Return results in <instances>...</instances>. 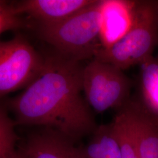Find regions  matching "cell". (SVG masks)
Masks as SVG:
<instances>
[{
    "instance_id": "6da1fadb",
    "label": "cell",
    "mask_w": 158,
    "mask_h": 158,
    "mask_svg": "<svg viewBox=\"0 0 158 158\" xmlns=\"http://www.w3.org/2000/svg\"><path fill=\"white\" fill-rule=\"evenodd\" d=\"M83 68L56 52L44 57L37 77L9 102L16 124L50 128L74 142L93 134L95 119L81 95Z\"/></svg>"
},
{
    "instance_id": "7a4b0ae2",
    "label": "cell",
    "mask_w": 158,
    "mask_h": 158,
    "mask_svg": "<svg viewBox=\"0 0 158 158\" xmlns=\"http://www.w3.org/2000/svg\"><path fill=\"white\" fill-rule=\"evenodd\" d=\"M106 2V0H94L89 6L61 21L39 23L41 39L63 56L79 62L93 59L102 47Z\"/></svg>"
},
{
    "instance_id": "3957f363",
    "label": "cell",
    "mask_w": 158,
    "mask_h": 158,
    "mask_svg": "<svg viewBox=\"0 0 158 158\" xmlns=\"http://www.w3.org/2000/svg\"><path fill=\"white\" fill-rule=\"evenodd\" d=\"M158 44V1H133L127 31L112 45L102 47L94 58L124 70L152 56Z\"/></svg>"
},
{
    "instance_id": "277c9868",
    "label": "cell",
    "mask_w": 158,
    "mask_h": 158,
    "mask_svg": "<svg viewBox=\"0 0 158 158\" xmlns=\"http://www.w3.org/2000/svg\"><path fill=\"white\" fill-rule=\"evenodd\" d=\"M82 87L90 107L102 113L129 100L132 81L120 68L94 58L83 66Z\"/></svg>"
},
{
    "instance_id": "5b68a950",
    "label": "cell",
    "mask_w": 158,
    "mask_h": 158,
    "mask_svg": "<svg viewBox=\"0 0 158 158\" xmlns=\"http://www.w3.org/2000/svg\"><path fill=\"white\" fill-rule=\"evenodd\" d=\"M44 57L21 35L0 41V99L27 87L41 72Z\"/></svg>"
},
{
    "instance_id": "8992f818",
    "label": "cell",
    "mask_w": 158,
    "mask_h": 158,
    "mask_svg": "<svg viewBox=\"0 0 158 158\" xmlns=\"http://www.w3.org/2000/svg\"><path fill=\"white\" fill-rule=\"evenodd\" d=\"M56 130L43 127L30 134L19 149L25 158H83L82 148Z\"/></svg>"
},
{
    "instance_id": "52a82bcc",
    "label": "cell",
    "mask_w": 158,
    "mask_h": 158,
    "mask_svg": "<svg viewBox=\"0 0 158 158\" xmlns=\"http://www.w3.org/2000/svg\"><path fill=\"white\" fill-rule=\"evenodd\" d=\"M94 0H26L12 6L16 15L25 14L39 23H57L72 16Z\"/></svg>"
},
{
    "instance_id": "ba28073f",
    "label": "cell",
    "mask_w": 158,
    "mask_h": 158,
    "mask_svg": "<svg viewBox=\"0 0 158 158\" xmlns=\"http://www.w3.org/2000/svg\"><path fill=\"white\" fill-rule=\"evenodd\" d=\"M137 135L139 158H158V114L143 101L130 98Z\"/></svg>"
},
{
    "instance_id": "9c48e42d",
    "label": "cell",
    "mask_w": 158,
    "mask_h": 158,
    "mask_svg": "<svg viewBox=\"0 0 158 158\" xmlns=\"http://www.w3.org/2000/svg\"><path fill=\"white\" fill-rule=\"evenodd\" d=\"M132 1L106 0L102 31V47L112 45L129 28Z\"/></svg>"
},
{
    "instance_id": "30bf717a",
    "label": "cell",
    "mask_w": 158,
    "mask_h": 158,
    "mask_svg": "<svg viewBox=\"0 0 158 158\" xmlns=\"http://www.w3.org/2000/svg\"><path fill=\"white\" fill-rule=\"evenodd\" d=\"M111 124L118 142L122 158H139L135 121L130 99L119 108Z\"/></svg>"
},
{
    "instance_id": "8fae6325",
    "label": "cell",
    "mask_w": 158,
    "mask_h": 158,
    "mask_svg": "<svg viewBox=\"0 0 158 158\" xmlns=\"http://www.w3.org/2000/svg\"><path fill=\"white\" fill-rule=\"evenodd\" d=\"M141 85L143 102L158 114V60L151 56L140 64Z\"/></svg>"
},
{
    "instance_id": "7c38bea8",
    "label": "cell",
    "mask_w": 158,
    "mask_h": 158,
    "mask_svg": "<svg viewBox=\"0 0 158 158\" xmlns=\"http://www.w3.org/2000/svg\"><path fill=\"white\" fill-rule=\"evenodd\" d=\"M15 121L0 106V158H5L7 154L15 149L18 139L15 130Z\"/></svg>"
},
{
    "instance_id": "4fadbf2b",
    "label": "cell",
    "mask_w": 158,
    "mask_h": 158,
    "mask_svg": "<svg viewBox=\"0 0 158 158\" xmlns=\"http://www.w3.org/2000/svg\"><path fill=\"white\" fill-rule=\"evenodd\" d=\"M93 133L100 142L102 158H122L118 142L111 123L97 127Z\"/></svg>"
},
{
    "instance_id": "5bb4252c",
    "label": "cell",
    "mask_w": 158,
    "mask_h": 158,
    "mask_svg": "<svg viewBox=\"0 0 158 158\" xmlns=\"http://www.w3.org/2000/svg\"><path fill=\"white\" fill-rule=\"evenodd\" d=\"M23 25V20L12 11L5 17L0 18V35L6 31L20 28Z\"/></svg>"
},
{
    "instance_id": "9a60e30c",
    "label": "cell",
    "mask_w": 158,
    "mask_h": 158,
    "mask_svg": "<svg viewBox=\"0 0 158 158\" xmlns=\"http://www.w3.org/2000/svg\"><path fill=\"white\" fill-rule=\"evenodd\" d=\"M93 134L90 143L85 148H82L83 158H102L100 142L96 135Z\"/></svg>"
},
{
    "instance_id": "2e32d148",
    "label": "cell",
    "mask_w": 158,
    "mask_h": 158,
    "mask_svg": "<svg viewBox=\"0 0 158 158\" xmlns=\"http://www.w3.org/2000/svg\"><path fill=\"white\" fill-rule=\"evenodd\" d=\"M5 158H25V157L19 149H15L7 154Z\"/></svg>"
}]
</instances>
